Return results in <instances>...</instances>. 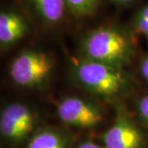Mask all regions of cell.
Returning <instances> with one entry per match:
<instances>
[{"instance_id": "cell-1", "label": "cell", "mask_w": 148, "mask_h": 148, "mask_svg": "<svg viewBox=\"0 0 148 148\" xmlns=\"http://www.w3.org/2000/svg\"><path fill=\"white\" fill-rule=\"evenodd\" d=\"M131 27L109 21L91 28L80 42L82 57L119 69L131 65L137 56Z\"/></svg>"}, {"instance_id": "cell-2", "label": "cell", "mask_w": 148, "mask_h": 148, "mask_svg": "<svg viewBox=\"0 0 148 148\" xmlns=\"http://www.w3.org/2000/svg\"><path fill=\"white\" fill-rule=\"evenodd\" d=\"M70 71L75 82L82 89L114 102L135 88V79L125 69L85 58H71Z\"/></svg>"}, {"instance_id": "cell-3", "label": "cell", "mask_w": 148, "mask_h": 148, "mask_svg": "<svg viewBox=\"0 0 148 148\" xmlns=\"http://www.w3.org/2000/svg\"><path fill=\"white\" fill-rule=\"evenodd\" d=\"M54 66L50 54L40 49H29L14 58L8 72L16 86L26 89H42L51 79Z\"/></svg>"}, {"instance_id": "cell-4", "label": "cell", "mask_w": 148, "mask_h": 148, "mask_svg": "<svg viewBox=\"0 0 148 148\" xmlns=\"http://www.w3.org/2000/svg\"><path fill=\"white\" fill-rule=\"evenodd\" d=\"M116 105L114 122L102 136L105 148H147L148 137L122 104Z\"/></svg>"}, {"instance_id": "cell-5", "label": "cell", "mask_w": 148, "mask_h": 148, "mask_svg": "<svg viewBox=\"0 0 148 148\" xmlns=\"http://www.w3.org/2000/svg\"><path fill=\"white\" fill-rule=\"evenodd\" d=\"M37 121V114L29 106L17 101L9 103L1 111V136L10 144H20L33 135Z\"/></svg>"}, {"instance_id": "cell-6", "label": "cell", "mask_w": 148, "mask_h": 148, "mask_svg": "<svg viewBox=\"0 0 148 148\" xmlns=\"http://www.w3.org/2000/svg\"><path fill=\"white\" fill-rule=\"evenodd\" d=\"M58 119L77 128L98 127L104 119V110L94 101L78 96H68L57 104Z\"/></svg>"}, {"instance_id": "cell-7", "label": "cell", "mask_w": 148, "mask_h": 148, "mask_svg": "<svg viewBox=\"0 0 148 148\" xmlns=\"http://www.w3.org/2000/svg\"><path fill=\"white\" fill-rule=\"evenodd\" d=\"M33 21L19 3H12L0 11V45L7 49L21 40L32 31Z\"/></svg>"}, {"instance_id": "cell-8", "label": "cell", "mask_w": 148, "mask_h": 148, "mask_svg": "<svg viewBox=\"0 0 148 148\" xmlns=\"http://www.w3.org/2000/svg\"><path fill=\"white\" fill-rule=\"evenodd\" d=\"M30 15L45 28H56L69 17L65 0H19Z\"/></svg>"}, {"instance_id": "cell-9", "label": "cell", "mask_w": 148, "mask_h": 148, "mask_svg": "<svg viewBox=\"0 0 148 148\" xmlns=\"http://www.w3.org/2000/svg\"><path fill=\"white\" fill-rule=\"evenodd\" d=\"M73 138L69 132L58 127H44L33 133L27 148H71Z\"/></svg>"}, {"instance_id": "cell-10", "label": "cell", "mask_w": 148, "mask_h": 148, "mask_svg": "<svg viewBox=\"0 0 148 148\" xmlns=\"http://www.w3.org/2000/svg\"><path fill=\"white\" fill-rule=\"evenodd\" d=\"M68 16L74 21H83L95 16L103 0H65Z\"/></svg>"}, {"instance_id": "cell-11", "label": "cell", "mask_w": 148, "mask_h": 148, "mask_svg": "<svg viewBox=\"0 0 148 148\" xmlns=\"http://www.w3.org/2000/svg\"><path fill=\"white\" fill-rule=\"evenodd\" d=\"M136 35H140L148 43V2L138 6L129 23Z\"/></svg>"}, {"instance_id": "cell-12", "label": "cell", "mask_w": 148, "mask_h": 148, "mask_svg": "<svg viewBox=\"0 0 148 148\" xmlns=\"http://www.w3.org/2000/svg\"><path fill=\"white\" fill-rule=\"evenodd\" d=\"M135 110L140 121L148 127V92L140 95L136 100Z\"/></svg>"}, {"instance_id": "cell-13", "label": "cell", "mask_w": 148, "mask_h": 148, "mask_svg": "<svg viewBox=\"0 0 148 148\" xmlns=\"http://www.w3.org/2000/svg\"><path fill=\"white\" fill-rule=\"evenodd\" d=\"M138 72L147 83H148V53L141 58L138 64Z\"/></svg>"}, {"instance_id": "cell-14", "label": "cell", "mask_w": 148, "mask_h": 148, "mask_svg": "<svg viewBox=\"0 0 148 148\" xmlns=\"http://www.w3.org/2000/svg\"><path fill=\"white\" fill-rule=\"evenodd\" d=\"M110 3L119 8H127L137 6L140 0H108Z\"/></svg>"}, {"instance_id": "cell-15", "label": "cell", "mask_w": 148, "mask_h": 148, "mask_svg": "<svg viewBox=\"0 0 148 148\" xmlns=\"http://www.w3.org/2000/svg\"><path fill=\"white\" fill-rule=\"evenodd\" d=\"M77 148H105L90 140H85L78 144Z\"/></svg>"}]
</instances>
